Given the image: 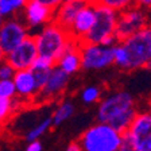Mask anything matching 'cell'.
<instances>
[{
  "instance_id": "21",
  "label": "cell",
  "mask_w": 151,
  "mask_h": 151,
  "mask_svg": "<svg viewBox=\"0 0 151 151\" xmlns=\"http://www.w3.org/2000/svg\"><path fill=\"white\" fill-rule=\"evenodd\" d=\"M101 99V88L97 85H89L81 91V101L84 104L99 103Z\"/></svg>"
},
{
  "instance_id": "13",
  "label": "cell",
  "mask_w": 151,
  "mask_h": 151,
  "mask_svg": "<svg viewBox=\"0 0 151 151\" xmlns=\"http://www.w3.org/2000/svg\"><path fill=\"white\" fill-rule=\"evenodd\" d=\"M23 20L28 30H39L45 24L54 20V9L39 3L37 0H28L23 8Z\"/></svg>"
},
{
  "instance_id": "3",
  "label": "cell",
  "mask_w": 151,
  "mask_h": 151,
  "mask_svg": "<svg viewBox=\"0 0 151 151\" xmlns=\"http://www.w3.org/2000/svg\"><path fill=\"white\" fill-rule=\"evenodd\" d=\"M32 37L37 43L38 54L51 60L54 63L63 53L69 42L73 39L69 30L63 28L54 20L35 31Z\"/></svg>"
},
{
  "instance_id": "30",
  "label": "cell",
  "mask_w": 151,
  "mask_h": 151,
  "mask_svg": "<svg viewBox=\"0 0 151 151\" xmlns=\"http://www.w3.org/2000/svg\"><path fill=\"white\" fill-rule=\"evenodd\" d=\"M4 61H6V53H4L3 49L0 47V63L4 62Z\"/></svg>"
},
{
  "instance_id": "24",
  "label": "cell",
  "mask_w": 151,
  "mask_h": 151,
  "mask_svg": "<svg viewBox=\"0 0 151 151\" xmlns=\"http://www.w3.org/2000/svg\"><path fill=\"white\" fill-rule=\"evenodd\" d=\"M15 68L9 62L4 61L0 63V80H11L15 76Z\"/></svg>"
},
{
  "instance_id": "5",
  "label": "cell",
  "mask_w": 151,
  "mask_h": 151,
  "mask_svg": "<svg viewBox=\"0 0 151 151\" xmlns=\"http://www.w3.org/2000/svg\"><path fill=\"white\" fill-rule=\"evenodd\" d=\"M117 18H119L117 11L96 3V20H94L93 27L91 28V31L86 34L82 42L115 46L119 42L116 37Z\"/></svg>"
},
{
  "instance_id": "23",
  "label": "cell",
  "mask_w": 151,
  "mask_h": 151,
  "mask_svg": "<svg viewBox=\"0 0 151 151\" xmlns=\"http://www.w3.org/2000/svg\"><path fill=\"white\" fill-rule=\"evenodd\" d=\"M0 97L6 99H15L16 89L14 80H0Z\"/></svg>"
},
{
  "instance_id": "4",
  "label": "cell",
  "mask_w": 151,
  "mask_h": 151,
  "mask_svg": "<svg viewBox=\"0 0 151 151\" xmlns=\"http://www.w3.org/2000/svg\"><path fill=\"white\" fill-rule=\"evenodd\" d=\"M78 142L84 151H119L123 132L107 123L97 122L82 134Z\"/></svg>"
},
{
  "instance_id": "9",
  "label": "cell",
  "mask_w": 151,
  "mask_h": 151,
  "mask_svg": "<svg viewBox=\"0 0 151 151\" xmlns=\"http://www.w3.org/2000/svg\"><path fill=\"white\" fill-rule=\"evenodd\" d=\"M70 82V74L63 72L60 66L54 65L53 69L49 73L46 82L41 88L37 96V103H50V101L58 100L63 96Z\"/></svg>"
},
{
  "instance_id": "27",
  "label": "cell",
  "mask_w": 151,
  "mask_h": 151,
  "mask_svg": "<svg viewBox=\"0 0 151 151\" xmlns=\"http://www.w3.org/2000/svg\"><path fill=\"white\" fill-rule=\"evenodd\" d=\"M119 151H135L134 146H132L126 138H124V135H123V142H122V146H120Z\"/></svg>"
},
{
  "instance_id": "14",
  "label": "cell",
  "mask_w": 151,
  "mask_h": 151,
  "mask_svg": "<svg viewBox=\"0 0 151 151\" xmlns=\"http://www.w3.org/2000/svg\"><path fill=\"white\" fill-rule=\"evenodd\" d=\"M94 20H96V3L94 1H88L78 11L72 27L69 28V32L73 39L78 42L84 41L86 34L93 27Z\"/></svg>"
},
{
  "instance_id": "25",
  "label": "cell",
  "mask_w": 151,
  "mask_h": 151,
  "mask_svg": "<svg viewBox=\"0 0 151 151\" xmlns=\"http://www.w3.org/2000/svg\"><path fill=\"white\" fill-rule=\"evenodd\" d=\"M26 151H43V146H42L39 139L38 140H31V142H28Z\"/></svg>"
},
{
  "instance_id": "10",
  "label": "cell",
  "mask_w": 151,
  "mask_h": 151,
  "mask_svg": "<svg viewBox=\"0 0 151 151\" xmlns=\"http://www.w3.org/2000/svg\"><path fill=\"white\" fill-rule=\"evenodd\" d=\"M30 34L24 20L18 16L6 18L3 24L0 26V47L6 54L14 50L18 45H20Z\"/></svg>"
},
{
  "instance_id": "20",
  "label": "cell",
  "mask_w": 151,
  "mask_h": 151,
  "mask_svg": "<svg viewBox=\"0 0 151 151\" xmlns=\"http://www.w3.org/2000/svg\"><path fill=\"white\" fill-rule=\"evenodd\" d=\"M28 0H0V14L4 18L16 16L18 12L23 11Z\"/></svg>"
},
{
  "instance_id": "29",
  "label": "cell",
  "mask_w": 151,
  "mask_h": 151,
  "mask_svg": "<svg viewBox=\"0 0 151 151\" xmlns=\"http://www.w3.org/2000/svg\"><path fill=\"white\" fill-rule=\"evenodd\" d=\"M66 151H84L80 145V142H72L68 147H66Z\"/></svg>"
},
{
  "instance_id": "18",
  "label": "cell",
  "mask_w": 151,
  "mask_h": 151,
  "mask_svg": "<svg viewBox=\"0 0 151 151\" xmlns=\"http://www.w3.org/2000/svg\"><path fill=\"white\" fill-rule=\"evenodd\" d=\"M22 107V103L18 99L0 97V126H3L12 117L14 112Z\"/></svg>"
},
{
  "instance_id": "7",
  "label": "cell",
  "mask_w": 151,
  "mask_h": 151,
  "mask_svg": "<svg viewBox=\"0 0 151 151\" xmlns=\"http://www.w3.org/2000/svg\"><path fill=\"white\" fill-rule=\"evenodd\" d=\"M123 135L134 146L135 151H151V112L136 113Z\"/></svg>"
},
{
  "instance_id": "15",
  "label": "cell",
  "mask_w": 151,
  "mask_h": 151,
  "mask_svg": "<svg viewBox=\"0 0 151 151\" xmlns=\"http://www.w3.org/2000/svg\"><path fill=\"white\" fill-rule=\"evenodd\" d=\"M57 66H60L63 72L68 74H74L80 69H82V60H81V42L72 39L69 45L66 46L63 53L55 62Z\"/></svg>"
},
{
  "instance_id": "28",
  "label": "cell",
  "mask_w": 151,
  "mask_h": 151,
  "mask_svg": "<svg viewBox=\"0 0 151 151\" xmlns=\"http://www.w3.org/2000/svg\"><path fill=\"white\" fill-rule=\"evenodd\" d=\"M134 4L142 7V8H145V9L151 8V0H134Z\"/></svg>"
},
{
  "instance_id": "16",
  "label": "cell",
  "mask_w": 151,
  "mask_h": 151,
  "mask_svg": "<svg viewBox=\"0 0 151 151\" xmlns=\"http://www.w3.org/2000/svg\"><path fill=\"white\" fill-rule=\"evenodd\" d=\"M88 1H84V0H63V3L54 11V22L66 30H69L78 11Z\"/></svg>"
},
{
  "instance_id": "22",
  "label": "cell",
  "mask_w": 151,
  "mask_h": 151,
  "mask_svg": "<svg viewBox=\"0 0 151 151\" xmlns=\"http://www.w3.org/2000/svg\"><path fill=\"white\" fill-rule=\"evenodd\" d=\"M94 1L97 4H101V6L109 7L117 12H122L128 7L134 6V0H94Z\"/></svg>"
},
{
  "instance_id": "8",
  "label": "cell",
  "mask_w": 151,
  "mask_h": 151,
  "mask_svg": "<svg viewBox=\"0 0 151 151\" xmlns=\"http://www.w3.org/2000/svg\"><path fill=\"white\" fill-rule=\"evenodd\" d=\"M148 24L147 12L145 8L139 6H131L127 9L119 12L116 24V37L117 41H123L126 38L140 31L143 27Z\"/></svg>"
},
{
  "instance_id": "2",
  "label": "cell",
  "mask_w": 151,
  "mask_h": 151,
  "mask_svg": "<svg viewBox=\"0 0 151 151\" xmlns=\"http://www.w3.org/2000/svg\"><path fill=\"white\" fill-rule=\"evenodd\" d=\"M135 100L128 92L117 91L99 101L97 122L107 123L120 132H126L136 116Z\"/></svg>"
},
{
  "instance_id": "11",
  "label": "cell",
  "mask_w": 151,
  "mask_h": 151,
  "mask_svg": "<svg viewBox=\"0 0 151 151\" xmlns=\"http://www.w3.org/2000/svg\"><path fill=\"white\" fill-rule=\"evenodd\" d=\"M38 55L39 54H38L34 37L28 35L22 43L18 45L8 54H6V61L11 63L15 68V70H23V69H30Z\"/></svg>"
},
{
  "instance_id": "17",
  "label": "cell",
  "mask_w": 151,
  "mask_h": 151,
  "mask_svg": "<svg viewBox=\"0 0 151 151\" xmlns=\"http://www.w3.org/2000/svg\"><path fill=\"white\" fill-rule=\"evenodd\" d=\"M74 104L70 100H61L60 103L57 104V107L54 108L53 113H51V119H53V124L54 126H61L65 122L70 119L74 115Z\"/></svg>"
},
{
  "instance_id": "31",
  "label": "cell",
  "mask_w": 151,
  "mask_h": 151,
  "mask_svg": "<svg viewBox=\"0 0 151 151\" xmlns=\"http://www.w3.org/2000/svg\"><path fill=\"white\" fill-rule=\"evenodd\" d=\"M4 19H6V18H4V16H3V15H1V14H0V26L3 24V22H4Z\"/></svg>"
},
{
  "instance_id": "32",
  "label": "cell",
  "mask_w": 151,
  "mask_h": 151,
  "mask_svg": "<svg viewBox=\"0 0 151 151\" xmlns=\"http://www.w3.org/2000/svg\"><path fill=\"white\" fill-rule=\"evenodd\" d=\"M150 112H151V105H150Z\"/></svg>"
},
{
  "instance_id": "26",
  "label": "cell",
  "mask_w": 151,
  "mask_h": 151,
  "mask_svg": "<svg viewBox=\"0 0 151 151\" xmlns=\"http://www.w3.org/2000/svg\"><path fill=\"white\" fill-rule=\"evenodd\" d=\"M37 1L45 4V6H47V7H50V8L54 9V11L63 3V0H37Z\"/></svg>"
},
{
  "instance_id": "12",
  "label": "cell",
  "mask_w": 151,
  "mask_h": 151,
  "mask_svg": "<svg viewBox=\"0 0 151 151\" xmlns=\"http://www.w3.org/2000/svg\"><path fill=\"white\" fill-rule=\"evenodd\" d=\"M12 80L16 89V99L22 103V105L23 103H35L41 91L35 73L31 69L16 70Z\"/></svg>"
},
{
  "instance_id": "6",
  "label": "cell",
  "mask_w": 151,
  "mask_h": 151,
  "mask_svg": "<svg viewBox=\"0 0 151 151\" xmlns=\"http://www.w3.org/2000/svg\"><path fill=\"white\" fill-rule=\"evenodd\" d=\"M115 46L81 42L82 69L94 72V70H103L109 68L113 63V49H115Z\"/></svg>"
},
{
  "instance_id": "19",
  "label": "cell",
  "mask_w": 151,
  "mask_h": 151,
  "mask_svg": "<svg viewBox=\"0 0 151 151\" xmlns=\"http://www.w3.org/2000/svg\"><path fill=\"white\" fill-rule=\"evenodd\" d=\"M53 126L54 124H53L51 116L45 117V119H42L38 124H35L32 128L28 129L27 134H26V140L31 142V140H38V139H41L45 134L49 132V129H50Z\"/></svg>"
},
{
  "instance_id": "1",
  "label": "cell",
  "mask_w": 151,
  "mask_h": 151,
  "mask_svg": "<svg viewBox=\"0 0 151 151\" xmlns=\"http://www.w3.org/2000/svg\"><path fill=\"white\" fill-rule=\"evenodd\" d=\"M113 63L120 69H151V26L117 42L113 49Z\"/></svg>"
}]
</instances>
